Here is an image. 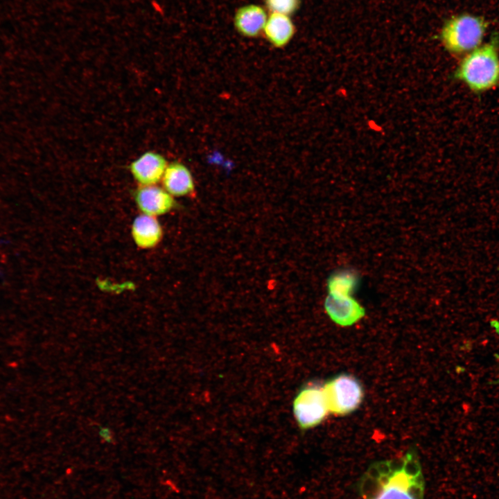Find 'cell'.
I'll list each match as a JSON object with an SVG mask.
<instances>
[{
    "label": "cell",
    "instance_id": "1",
    "mask_svg": "<svg viewBox=\"0 0 499 499\" xmlns=\"http://www.w3.org/2000/svg\"><path fill=\"white\" fill-rule=\"evenodd\" d=\"M363 499H423L425 481L416 453L371 464L360 478Z\"/></svg>",
    "mask_w": 499,
    "mask_h": 499
},
{
    "label": "cell",
    "instance_id": "2",
    "mask_svg": "<svg viewBox=\"0 0 499 499\" xmlns=\"http://www.w3.org/2000/svg\"><path fill=\"white\" fill-rule=\"evenodd\" d=\"M499 39L491 40L466 54L455 71V77L473 92L482 93L499 83Z\"/></svg>",
    "mask_w": 499,
    "mask_h": 499
},
{
    "label": "cell",
    "instance_id": "3",
    "mask_svg": "<svg viewBox=\"0 0 499 499\" xmlns=\"http://www.w3.org/2000/svg\"><path fill=\"white\" fill-rule=\"evenodd\" d=\"M487 28L488 21L484 17L462 13L445 21L441 29L440 40L449 53L467 54L481 45Z\"/></svg>",
    "mask_w": 499,
    "mask_h": 499
},
{
    "label": "cell",
    "instance_id": "4",
    "mask_svg": "<svg viewBox=\"0 0 499 499\" xmlns=\"http://www.w3.org/2000/svg\"><path fill=\"white\" fill-rule=\"evenodd\" d=\"M330 412L344 415L355 410L362 402L363 389L360 382L348 374L339 375L323 386Z\"/></svg>",
    "mask_w": 499,
    "mask_h": 499
},
{
    "label": "cell",
    "instance_id": "5",
    "mask_svg": "<svg viewBox=\"0 0 499 499\" xmlns=\"http://www.w3.org/2000/svg\"><path fill=\"white\" fill-rule=\"evenodd\" d=\"M293 412L304 429L318 425L329 412L323 386L313 384L300 390L293 403Z\"/></svg>",
    "mask_w": 499,
    "mask_h": 499
},
{
    "label": "cell",
    "instance_id": "6",
    "mask_svg": "<svg viewBox=\"0 0 499 499\" xmlns=\"http://www.w3.org/2000/svg\"><path fill=\"white\" fill-rule=\"evenodd\" d=\"M168 164L161 153L148 150L134 159L128 170L139 186L156 185L161 182Z\"/></svg>",
    "mask_w": 499,
    "mask_h": 499
},
{
    "label": "cell",
    "instance_id": "7",
    "mask_svg": "<svg viewBox=\"0 0 499 499\" xmlns=\"http://www.w3.org/2000/svg\"><path fill=\"white\" fill-rule=\"evenodd\" d=\"M134 198L142 213L155 217L170 212L177 205L173 197L157 185L139 186Z\"/></svg>",
    "mask_w": 499,
    "mask_h": 499
},
{
    "label": "cell",
    "instance_id": "8",
    "mask_svg": "<svg viewBox=\"0 0 499 499\" xmlns=\"http://www.w3.org/2000/svg\"><path fill=\"white\" fill-rule=\"evenodd\" d=\"M162 187L173 197L195 195V186L190 170L182 162L168 164L162 179Z\"/></svg>",
    "mask_w": 499,
    "mask_h": 499
},
{
    "label": "cell",
    "instance_id": "9",
    "mask_svg": "<svg viewBox=\"0 0 499 499\" xmlns=\"http://www.w3.org/2000/svg\"><path fill=\"white\" fill-rule=\"evenodd\" d=\"M324 308L329 317L342 326L353 324L365 315V308L352 296L328 295L324 301Z\"/></svg>",
    "mask_w": 499,
    "mask_h": 499
},
{
    "label": "cell",
    "instance_id": "10",
    "mask_svg": "<svg viewBox=\"0 0 499 499\" xmlns=\"http://www.w3.org/2000/svg\"><path fill=\"white\" fill-rule=\"evenodd\" d=\"M131 233L134 242L141 249H151L161 240L163 231L155 216L141 214L134 218Z\"/></svg>",
    "mask_w": 499,
    "mask_h": 499
},
{
    "label": "cell",
    "instance_id": "11",
    "mask_svg": "<svg viewBox=\"0 0 499 499\" xmlns=\"http://www.w3.org/2000/svg\"><path fill=\"white\" fill-rule=\"evenodd\" d=\"M268 16L259 5H247L240 8L234 18L235 28L245 37H255L263 33Z\"/></svg>",
    "mask_w": 499,
    "mask_h": 499
},
{
    "label": "cell",
    "instance_id": "12",
    "mask_svg": "<svg viewBox=\"0 0 499 499\" xmlns=\"http://www.w3.org/2000/svg\"><path fill=\"white\" fill-rule=\"evenodd\" d=\"M295 28L289 15L270 13L268 17L263 33L274 46L287 45L295 34Z\"/></svg>",
    "mask_w": 499,
    "mask_h": 499
},
{
    "label": "cell",
    "instance_id": "13",
    "mask_svg": "<svg viewBox=\"0 0 499 499\" xmlns=\"http://www.w3.org/2000/svg\"><path fill=\"white\" fill-rule=\"evenodd\" d=\"M359 277L350 270L333 273L327 280L328 295L333 297L351 296L359 284Z\"/></svg>",
    "mask_w": 499,
    "mask_h": 499
},
{
    "label": "cell",
    "instance_id": "14",
    "mask_svg": "<svg viewBox=\"0 0 499 499\" xmlns=\"http://www.w3.org/2000/svg\"><path fill=\"white\" fill-rule=\"evenodd\" d=\"M299 2V0H265V5L271 13L290 16L298 9Z\"/></svg>",
    "mask_w": 499,
    "mask_h": 499
},
{
    "label": "cell",
    "instance_id": "15",
    "mask_svg": "<svg viewBox=\"0 0 499 499\" xmlns=\"http://www.w3.org/2000/svg\"><path fill=\"white\" fill-rule=\"evenodd\" d=\"M100 436L105 441L110 440L112 439L111 430L107 427H103L99 430Z\"/></svg>",
    "mask_w": 499,
    "mask_h": 499
},
{
    "label": "cell",
    "instance_id": "16",
    "mask_svg": "<svg viewBox=\"0 0 499 499\" xmlns=\"http://www.w3.org/2000/svg\"><path fill=\"white\" fill-rule=\"evenodd\" d=\"M498 383H499V378H498Z\"/></svg>",
    "mask_w": 499,
    "mask_h": 499
}]
</instances>
